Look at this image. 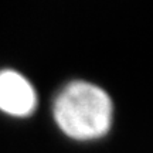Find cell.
<instances>
[{
    "mask_svg": "<svg viewBox=\"0 0 153 153\" xmlns=\"http://www.w3.org/2000/svg\"><path fill=\"white\" fill-rule=\"evenodd\" d=\"M53 119L58 131L72 142H98L108 136L112 129L114 102L99 85L75 79L64 85L55 95Z\"/></svg>",
    "mask_w": 153,
    "mask_h": 153,
    "instance_id": "6da1fadb",
    "label": "cell"
},
{
    "mask_svg": "<svg viewBox=\"0 0 153 153\" xmlns=\"http://www.w3.org/2000/svg\"><path fill=\"white\" fill-rule=\"evenodd\" d=\"M37 104L36 88L22 72L10 68L0 70V112L26 119L36 112Z\"/></svg>",
    "mask_w": 153,
    "mask_h": 153,
    "instance_id": "7a4b0ae2",
    "label": "cell"
}]
</instances>
